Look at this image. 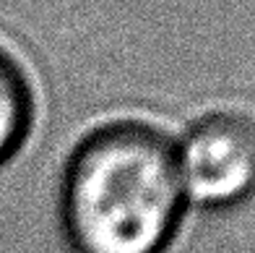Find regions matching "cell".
Returning a JSON list of instances; mask_svg holds the SVG:
<instances>
[{
	"label": "cell",
	"instance_id": "obj_1",
	"mask_svg": "<svg viewBox=\"0 0 255 253\" xmlns=\"http://www.w3.org/2000/svg\"><path fill=\"white\" fill-rule=\"evenodd\" d=\"M188 209L175 136L151 120H104L63 165L57 220L71 253H167Z\"/></svg>",
	"mask_w": 255,
	"mask_h": 253
},
{
	"label": "cell",
	"instance_id": "obj_3",
	"mask_svg": "<svg viewBox=\"0 0 255 253\" xmlns=\"http://www.w3.org/2000/svg\"><path fill=\"white\" fill-rule=\"evenodd\" d=\"M37 110V89L26 65L0 44V170L29 144Z\"/></svg>",
	"mask_w": 255,
	"mask_h": 253
},
{
	"label": "cell",
	"instance_id": "obj_2",
	"mask_svg": "<svg viewBox=\"0 0 255 253\" xmlns=\"http://www.w3.org/2000/svg\"><path fill=\"white\" fill-rule=\"evenodd\" d=\"M188 206L224 212L255 196V118L211 110L175 136Z\"/></svg>",
	"mask_w": 255,
	"mask_h": 253
}]
</instances>
